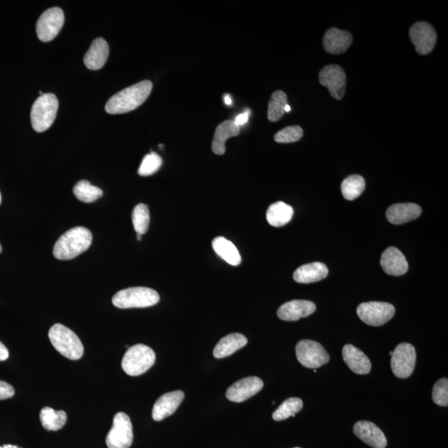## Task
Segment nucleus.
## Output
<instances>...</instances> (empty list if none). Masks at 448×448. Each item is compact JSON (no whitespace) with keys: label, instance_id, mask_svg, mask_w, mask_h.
<instances>
[{"label":"nucleus","instance_id":"f257e3e1","mask_svg":"<svg viewBox=\"0 0 448 448\" xmlns=\"http://www.w3.org/2000/svg\"><path fill=\"white\" fill-rule=\"evenodd\" d=\"M152 88L151 82L142 81L119 91L107 102L105 107L107 113L124 114L136 110L147 101Z\"/></svg>","mask_w":448,"mask_h":448},{"label":"nucleus","instance_id":"f03ea898","mask_svg":"<svg viewBox=\"0 0 448 448\" xmlns=\"http://www.w3.org/2000/svg\"><path fill=\"white\" fill-rule=\"evenodd\" d=\"M93 242V234L84 227L66 231L54 245L53 256L58 260H72L85 252Z\"/></svg>","mask_w":448,"mask_h":448},{"label":"nucleus","instance_id":"7ed1b4c3","mask_svg":"<svg viewBox=\"0 0 448 448\" xmlns=\"http://www.w3.org/2000/svg\"><path fill=\"white\" fill-rule=\"evenodd\" d=\"M48 337L53 347L66 358L77 360L84 354V346L81 339L72 330L62 324L57 323L51 327Z\"/></svg>","mask_w":448,"mask_h":448},{"label":"nucleus","instance_id":"20e7f679","mask_svg":"<svg viewBox=\"0 0 448 448\" xmlns=\"http://www.w3.org/2000/svg\"><path fill=\"white\" fill-rule=\"evenodd\" d=\"M160 301V295L148 288H131L120 290L112 298V303L120 309L144 308Z\"/></svg>","mask_w":448,"mask_h":448},{"label":"nucleus","instance_id":"39448f33","mask_svg":"<svg viewBox=\"0 0 448 448\" xmlns=\"http://www.w3.org/2000/svg\"><path fill=\"white\" fill-rule=\"evenodd\" d=\"M156 353L145 344H137L128 348L122 367L130 376H139L147 372L156 363Z\"/></svg>","mask_w":448,"mask_h":448},{"label":"nucleus","instance_id":"423d86ee","mask_svg":"<svg viewBox=\"0 0 448 448\" xmlns=\"http://www.w3.org/2000/svg\"><path fill=\"white\" fill-rule=\"evenodd\" d=\"M58 109V100L53 93L40 95L31 110V122L33 130L44 132L52 127L56 119Z\"/></svg>","mask_w":448,"mask_h":448},{"label":"nucleus","instance_id":"0eeeda50","mask_svg":"<svg viewBox=\"0 0 448 448\" xmlns=\"http://www.w3.org/2000/svg\"><path fill=\"white\" fill-rule=\"evenodd\" d=\"M133 427L131 418L123 412L115 415L113 424L106 438L108 448H130L132 445Z\"/></svg>","mask_w":448,"mask_h":448},{"label":"nucleus","instance_id":"6e6552de","mask_svg":"<svg viewBox=\"0 0 448 448\" xmlns=\"http://www.w3.org/2000/svg\"><path fill=\"white\" fill-rule=\"evenodd\" d=\"M394 314H395V308L387 302L361 303L357 308V315L361 321L371 326L384 325L393 317Z\"/></svg>","mask_w":448,"mask_h":448},{"label":"nucleus","instance_id":"1a4fd4ad","mask_svg":"<svg viewBox=\"0 0 448 448\" xmlns=\"http://www.w3.org/2000/svg\"><path fill=\"white\" fill-rule=\"evenodd\" d=\"M297 357L303 366L317 368L330 361V355L321 344L310 339H302L296 347Z\"/></svg>","mask_w":448,"mask_h":448},{"label":"nucleus","instance_id":"9d476101","mask_svg":"<svg viewBox=\"0 0 448 448\" xmlns=\"http://www.w3.org/2000/svg\"><path fill=\"white\" fill-rule=\"evenodd\" d=\"M417 355L409 343H401L393 351L391 368L393 375L400 379H408L413 373Z\"/></svg>","mask_w":448,"mask_h":448},{"label":"nucleus","instance_id":"9b49d317","mask_svg":"<svg viewBox=\"0 0 448 448\" xmlns=\"http://www.w3.org/2000/svg\"><path fill=\"white\" fill-rule=\"evenodd\" d=\"M64 12L60 8H52L41 14L36 25L37 35L44 43L57 36L64 24Z\"/></svg>","mask_w":448,"mask_h":448},{"label":"nucleus","instance_id":"f8f14e48","mask_svg":"<svg viewBox=\"0 0 448 448\" xmlns=\"http://www.w3.org/2000/svg\"><path fill=\"white\" fill-rule=\"evenodd\" d=\"M319 83L329 90L331 97L342 100L346 93V75L338 65H328L319 74Z\"/></svg>","mask_w":448,"mask_h":448},{"label":"nucleus","instance_id":"ddd939ff","mask_svg":"<svg viewBox=\"0 0 448 448\" xmlns=\"http://www.w3.org/2000/svg\"><path fill=\"white\" fill-rule=\"evenodd\" d=\"M409 37L416 52L420 55L430 53L437 43V32L434 28L427 22L414 24L410 28Z\"/></svg>","mask_w":448,"mask_h":448},{"label":"nucleus","instance_id":"4468645a","mask_svg":"<svg viewBox=\"0 0 448 448\" xmlns=\"http://www.w3.org/2000/svg\"><path fill=\"white\" fill-rule=\"evenodd\" d=\"M263 382L257 377H244L236 382L227 389L226 397L228 400L242 402L259 393L263 388Z\"/></svg>","mask_w":448,"mask_h":448},{"label":"nucleus","instance_id":"2eb2a0df","mask_svg":"<svg viewBox=\"0 0 448 448\" xmlns=\"http://www.w3.org/2000/svg\"><path fill=\"white\" fill-rule=\"evenodd\" d=\"M184 398L185 393L181 390L165 393L164 395L160 396L153 407L152 418L153 420L160 422L171 416L180 406Z\"/></svg>","mask_w":448,"mask_h":448},{"label":"nucleus","instance_id":"dca6fc26","mask_svg":"<svg viewBox=\"0 0 448 448\" xmlns=\"http://www.w3.org/2000/svg\"><path fill=\"white\" fill-rule=\"evenodd\" d=\"M317 310L312 301L294 300L285 303L277 310V315L282 321H296L309 317Z\"/></svg>","mask_w":448,"mask_h":448},{"label":"nucleus","instance_id":"f3484780","mask_svg":"<svg viewBox=\"0 0 448 448\" xmlns=\"http://www.w3.org/2000/svg\"><path fill=\"white\" fill-rule=\"evenodd\" d=\"M354 433L360 440L373 448H385L387 439L385 435L375 423L360 421L354 426Z\"/></svg>","mask_w":448,"mask_h":448},{"label":"nucleus","instance_id":"a211bd4d","mask_svg":"<svg viewBox=\"0 0 448 448\" xmlns=\"http://www.w3.org/2000/svg\"><path fill=\"white\" fill-rule=\"evenodd\" d=\"M380 263L384 272L390 276L404 275L409 270V264L405 256L400 250L394 247L386 249L381 256Z\"/></svg>","mask_w":448,"mask_h":448},{"label":"nucleus","instance_id":"6ab92c4d","mask_svg":"<svg viewBox=\"0 0 448 448\" xmlns=\"http://www.w3.org/2000/svg\"><path fill=\"white\" fill-rule=\"evenodd\" d=\"M353 37L351 32L336 28H331L323 37L324 48L330 54H342L351 47Z\"/></svg>","mask_w":448,"mask_h":448},{"label":"nucleus","instance_id":"aec40b11","mask_svg":"<svg viewBox=\"0 0 448 448\" xmlns=\"http://www.w3.org/2000/svg\"><path fill=\"white\" fill-rule=\"evenodd\" d=\"M421 214V207L416 203H396L389 207L386 217L390 223L400 225L417 219Z\"/></svg>","mask_w":448,"mask_h":448},{"label":"nucleus","instance_id":"412c9836","mask_svg":"<svg viewBox=\"0 0 448 448\" xmlns=\"http://www.w3.org/2000/svg\"><path fill=\"white\" fill-rule=\"evenodd\" d=\"M342 355L344 362L357 375H368L371 372V360L358 348L346 344L343 348Z\"/></svg>","mask_w":448,"mask_h":448},{"label":"nucleus","instance_id":"4be33fe9","mask_svg":"<svg viewBox=\"0 0 448 448\" xmlns=\"http://www.w3.org/2000/svg\"><path fill=\"white\" fill-rule=\"evenodd\" d=\"M109 56V46L107 41L98 37L91 44V47L84 57V64L90 70H99L106 64Z\"/></svg>","mask_w":448,"mask_h":448},{"label":"nucleus","instance_id":"5701e85b","mask_svg":"<svg viewBox=\"0 0 448 448\" xmlns=\"http://www.w3.org/2000/svg\"><path fill=\"white\" fill-rule=\"evenodd\" d=\"M240 133V127L234 120H225L218 124L214 133L212 149L216 155L222 156L226 151L225 143L231 137L238 136Z\"/></svg>","mask_w":448,"mask_h":448},{"label":"nucleus","instance_id":"b1692460","mask_svg":"<svg viewBox=\"0 0 448 448\" xmlns=\"http://www.w3.org/2000/svg\"><path fill=\"white\" fill-rule=\"evenodd\" d=\"M329 273L326 265L322 263H312L301 265L294 272V280L298 283L309 284L325 279Z\"/></svg>","mask_w":448,"mask_h":448},{"label":"nucleus","instance_id":"393cba45","mask_svg":"<svg viewBox=\"0 0 448 448\" xmlns=\"http://www.w3.org/2000/svg\"><path fill=\"white\" fill-rule=\"evenodd\" d=\"M248 344V339L242 334L234 333L224 336L216 344L214 356L216 359H223L234 354Z\"/></svg>","mask_w":448,"mask_h":448},{"label":"nucleus","instance_id":"a878e982","mask_svg":"<svg viewBox=\"0 0 448 448\" xmlns=\"http://www.w3.org/2000/svg\"><path fill=\"white\" fill-rule=\"evenodd\" d=\"M214 250L222 259L232 265H239L242 261L238 248L230 240L217 236L212 243Z\"/></svg>","mask_w":448,"mask_h":448},{"label":"nucleus","instance_id":"bb28decb","mask_svg":"<svg viewBox=\"0 0 448 448\" xmlns=\"http://www.w3.org/2000/svg\"><path fill=\"white\" fill-rule=\"evenodd\" d=\"M294 210L292 206L283 202L272 203L267 212V220L270 225L282 227L288 224L293 217Z\"/></svg>","mask_w":448,"mask_h":448},{"label":"nucleus","instance_id":"cd10ccee","mask_svg":"<svg viewBox=\"0 0 448 448\" xmlns=\"http://www.w3.org/2000/svg\"><path fill=\"white\" fill-rule=\"evenodd\" d=\"M39 417L41 426L48 431L60 430L68 421V415L64 411H56L50 407L41 409Z\"/></svg>","mask_w":448,"mask_h":448},{"label":"nucleus","instance_id":"c85d7f7f","mask_svg":"<svg viewBox=\"0 0 448 448\" xmlns=\"http://www.w3.org/2000/svg\"><path fill=\"white\" fill-rule=\"evenodd\" d=\"M73 193L79 200L83 203H93L103 195V191L97 186H93L89 181L81 180L74 186Z\"/></svg>","mask_w":448,"mask_h":448},{"label":"nucleus","instance_id":"c756f323","mask_svg":"<svg viewBox=\"0 0 448 448\" xmlns=\"http://www.w3.org/2000/svg\"><path fill=\"white\" fill-rule=\"evenodd\" d=\"M365 189V181L362 176H348L344 180L342 184V192L343 197L346 200H354V199L360 196Z\"/></svg>","mask_w":448,"mask_h":448},{"label":"nucleus","instance_id":"7c9ffc66","mask_svg":"<svg viewBox=\"0 0 448 448\" xmlns=\"http://www.w3.org/2000/svg\"><path fill=\"white\" fill-rule=\"evenodd\" d=\"M288 105V97L283 91H277L272 95L268 104V118L270 122H276L285 113V107Z\"/></svg>","mask_w":448,"mask_h":448},{"label":"nucleus","instance_id":"2f4dec72","mask_svg":"<svg viewBox=\"0 0 448 448\" xmlns=\"http://www.w3.org/2000/svg\"><path fill=\"white\" fill-rule=\"evenodd\" d=\"M303 408V401L299 398H290L280 405L272 414L273 420H286L290 417H295Z\"/></svg>","mask_w":448,"mask_h":448},{"label":"nucleus","instance_id":"473e14b6","mask_svg":"<svg viewBox=\"0 0 448 448\" xmlns=\"http://www.w3.org/2000/svg\"><path fill=\"white\" fill-rule=\"evenodd\" d=\"M133 225L137 234L143 235L147 234L151 222L148 206L144 203H139L132 212Z\"/></svg>","mask_w":448,"mask_h":448},{"label":"nucleus","instance_id":"72a5a7b5","mask_svg":"<svg viewBox=\"0 0 448 448\" xmlns=\"http://www.w3.org/2000/svg\"><path fill=\"white\" fill-rule=\"evenodd\" d=\"M162 165L161 157L155 152L144 156L138 169L140 176H149L156 173Z\"/></svg>","mask_w":448,"mask_h":448},{"label":"nucleus","instance_id":"f704fd0d","mask_svg":"<svg viewBox=\"0 0 448 448\" xmlns=\"http://www.w3.org/2000/svg\"><path fill=\"white\" fill-rule=\"evenodd\" d=\"M303 136V130L301 127L292 126L282 129L274 136L276 142L281 144H288L297 142Z\"/></svg>","mask_w":448,"mask_h":448},{"label":"nucleus","instance_id":"c9c22d12","mask_svg":"<svg viewBox=\"0 0 448 448\" xmlns=\"http://www.w3.org/2000/svg\"><path fill=\"white\" fill-rule=\"evenodd\" d=\"M433 400L436 404L448 406V380L443 377L435 384L433 390Z\"/></svg>","mask_w":448,"mask_h":448},{"label":"nucleus","instance_id":"e433bc0d","mask_svg":"<svg viewBox=\"0 0 448 448\" xmlns=\"http://www.w3.org/2000/svg\"><path fill=\"white\" fill-rule=\"evenodd\" d=\"M14 387L6 382L0 380V400H8L15 395Z\"/></svg>","mask_w":448,"mask_h":448},{"label":"nucleus","instance_id":"4c0bfd02","mask_svg":"<svg viewBox=\"0 0 448 448\" xmlns=\"http://www.w3.org/2000/svg\"><path fill=\"white\" fill-rule=\"evenodd\" d=\"M249 115H250V111H248L243 112V113L236 116L234 122L238 124L239 127L243 126L244 124H246L248 122Z\"/></svg>","mask_w":448,"mask_h":448},{"label":"nucleus","instance_id":"58836bf2","mask_svg":"<svg viewBox=\"0 0 448 448\" xmlns=\"http://www.w3.org/2000/svg\"><path fill=\"white\" fill-rule=\"evenodd\" d=\"M10 356V352L4 344L0 342V361L6 360Z\"/></svg>","mask_w":448,"mask_h":448},{"label":"nucleus","instance_id":"ea45409f","mask_svg":"<svg viewBox=\"0 0 448 448\" xmlns=\"http://www.w3.org/2000/svg\"><path fill=\"white\" fill-rule=\"evenodd\" d=\"M224 102H225V104L227 106L232 105V101L230 95H225V97H224Z\"/></svg>","mask_w":448,"mask_h":448},{"label":"nucleus","instance_id":"a19ab883","mask_svg":"<svg viewBox=\"0 0 448 448\" xmlns=\"http://www.w3.org/2000/svg\"><path fill=\"white\" fill-rule=\"evenodd\" d=\"M0 448H21L16 445H12V444H4V445L0 446Z\"/></svg>","mask_w":448,"mask_h":448},{"label":"nucleus","instance_id":"79ce46f5","mask_svg":"<svg viewBox=\"0 0 448 448\" xmlns=\"http://www.w3.org/2000/svg\"><path fill=\"white\" fill-rule=\"evenodd\" d=\"M290 111V106L288 105H286L285 107V112H289Z\"/></svg>","mask_w":448,"mask_h":448},{"label":"nucleus","instance_id":"37998d69","mask_svg":"<svg viewBox=\"0 0 448 448\" xmlns=\"http://www.w3.org/2000/svg\"><path fill=\"white\" fill-rule=\"evenodd\" d=\"M141 236H142V235L137 234V236H136L137 240L140 241L141 240Z\"/></svg>","mask_w":448,"mask_h":448},{"label":"nucleus","instance_id":"c03bdc74","mask_svg":"<svg viewBox=\"0 0 448 448\" xmlns=\"http://www.w3.org/2000/svg\"><path fill=\"white\" fill-rule=\"evenodd\" d=\"M2 251H3L2 246H1V244H0V253H1Z\"/></svg>","mask_w":448,"mask_h":448},{"label":"nucleus","instance_id":"a18cd8bd","mask_svg":"<svg viewBox=\"0 0 448 448\" xmlns=\"http://www.w3.org/2000/svg\"><path fill=\"white\" fill-rule=\"evenodd\" d=\"M2 201V197H1V194H0V203H1Z\"/></svg>","mask_w":448,"mask_h":448},{"label":"nucleus","instance_id":"49530a36","mask_svg":"<svg viewBox=\"0 0 448 448\" xmlns=\"http://www.w3.org/2000/svg\"><path fill=\"white\" fill-rule=\"evenodd\" d=\"M389 355H393V351L390 352V353H389Z\"/></svg>","mask_w":448,"mask_h":448},{"label":"nucleus","instance_id":"de8ad7c7","mask_svg":"<svg viewBox=\"0 0 448 448\" xmlns=\"http://www.w3.org/2000/svg\"><path fill=\"white\" fill-rule=\"evenodd\" d=\"M295 448H300V447H295Z\"/></svg>","mask_w":448,"mask_h":448}]
</instances>
